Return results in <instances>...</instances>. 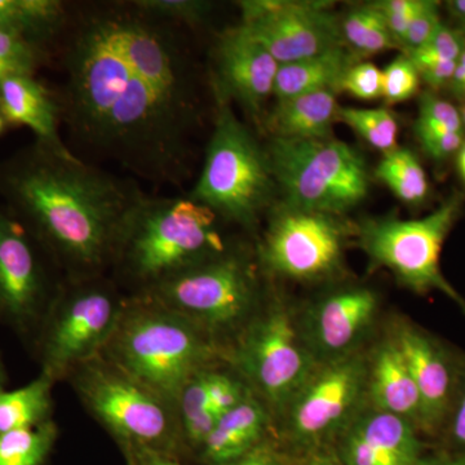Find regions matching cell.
Returning a JSON list of instances; mask_svg holds the SVG:
<instances>
[{"label": "cell", "instance_id": "15", "mask_svg": "<svg viewBox=\"0 0 465 465\" xmlns=\"http://www.w3.org/2000/svg\"><path fill=\"white\" fill-rule=\"evenodd\" d=\"M240 26L280 65L344 45L341 20L331 3L302 0H244Z\"/></svg>", "mask_w": 465, "mask_h": 465}, {"label": "cell", "instance_id": "5", "mask_svg": "<svg viewBox=\"0 0 465 465\" xmlns=\"http://www.w3.org/2000/svg\"><path fill=\"white\" fill-rule=\"evenodd\" d=\"M215 104L203 166L188 195L220 219L252 231L271 210L278 191L271 161L231 103Z\"/></svg>", "mask_w": 465, "mask_h": 465}, {"label": "cell", "instance_id": "33", "mask_svg": "<svg viewBox=\"0 0 465 465\" xmlns=\"http://www.w3.org/2000/svg\"><path fill=\"white\" fill-rule=\"evenodd\" d=\"M420 87V76L411 58L401 54L382 70V97L390 105L405 103Z\"/></svg>", "mask_w": 465, "mask_h": 465}, {"label": "cell", "instance_id": "24", "mask_svg": "<svg viewBox=\"0 0 465 465\" xmlns=\"http://www.w3.org/2000/svg\"><path fill=\"white\" fill-rule=\"evenodd\" d=\"M356 54L344 45L302 60L283 64L275 75L273 94L277 101L320 91H341V82L357 63Z\"/></svg>", "mask_w": 465, "mask_h": 465}, {"label": "cell", "instance_id": "23", "mask_svg": "<svg viewBox=\"0 0 465 465\" xmlns=\"http://www.w3.org/2000/svg\"><path fill=\"white\" fill-rule=\"evenodd\" d=\"M336 94L335 91H320L277 101L262 121L266 131L277 139H329L333 122L338 121Z\"/></svg>", "mask_w": 465, "mask_h": 465}, {"label": "cell", "instance_id": "21", "mask_svg": "<svg viewBox=\"0 0 465 465\" xmlns=\"http://www.w3.org/2000/svg\"><path fill=\"white\" fill-rule=\"evenodd\" d=\"M366 400L379 411L420 427V399L405 357L393 338L381 341L367 363Z\"/></svg>", "mask_w": 465, "mask_h": 465}, {"label": "cell", "instance_id": "12", "mask_svg": "<svg viewBox=\"0 0 465 465\" xmlns=\"http://www.w3.org/2000/svg\"><path fill=\"white\" fill-rule=\"evenodd\" d=\"M271 213L258 250L266 271L300 282L327 280L341 271L345 241L351 232L341 216L284 203Z\"/></svg>", "mask_w": 465, "mask_h": 465}, {"label": "cell", "instance_id": "48", "mask_svg": "<svg viewBox=\"0 0 465 465\" xmlns=\"http://www.w3.org/2000/svg\"><path fill=\"white\" fill-rule=\"evenodd\" d=\"M458 170L465 183V143L458 152Z\"/></svg>", "mask_w": 465, "mask_h": 465}, {"label": "cell", "instance_id": "8", "mask_svg": "<svg viewBox=\"0 0 465 465\" xmlns=\"http://www.w3.org/2000/svg\"><path fill=\"white\" fill-rule=\"evenodd\" d=\"M465 197L454 193L430 215L415 220L369 219L356 229L358 243L371 268H385L416 293L439 291L465 311V300L440 271V252L463 213Z\"/></svg>", "mask_w": 465, "mask_h": 465}, {"label": "cell", "instance_id": "45", "mask_svg": "<svg viewBox=\"0 0 465 465\" xmlns=\"http://www.w3.org/2000/svg\"><path fill=\"white\" fill-rule=\"evenodd\" d=\"M416 465H465V452L455 457H421Z\"/></svg>", "mask_w": 465, "mask_h": 465}, {"label": "cell", "instance_id": "9", "mask_svg": "<svg viewBox=\"0 0 465 465\" xmlns=\"http://www.w3.org/2000/svg\"><path fill=\"white\" fill-rule=\"evenodd\" d=\"M237 374L272 412H284L320 365L300 331L299 320L281 300L258 311L229 351Z\"/></svg>", "mask_w": 465, "mask_h": 465}, {"label": "cell", "instance_id": "13", "mask_svg": "<svg viewBox=\"0 0 465 465\" xmlns=\"http://www.w3.org/2000/svg\"><path fill=\"white\" fill-rule=\"evenodd\" d=\"M47 251L11 210L0 208V320L38 339L61 287L54 286Z\"/></svg>", "mask_w": 465, "mask_h": 465}, {"label": "cell", "instance_id": "29", "mask_svg": "<svg viewBox=\"0 0 465 465\" xmlns=\"http://www.w3.org/2000/svg\"><path fill=\"white\" fill-rule=\"evenodd\" d=\"M338 121L349 125L372 148L381 150L382 153L397 148L399 124L391 110L339 106Z\"/></svg>", "mask_w": 465, "mask_h": 465}, {"label": "cell", "instance_id": "17", "mask_svg": "<svg viewBox=\"0 0 465 465\" xmlns=\"http://www.w3.org/2000/svg\"><path fill=\"white\" fill-rule=\"evenodd\" d=\"M379 298L367 287H348L329 293L299 320L309 351L318 363L358 353L378 317Z\"/></svg>", "mask_w": 465, "mask_h": 465}, {"label": "cell", "instance_id": "20", "mask_svg": "<svg viewBox=\"0 0 465 465\" xmlns=\"http://www.w3.org/2000/svg\"><path fill=\"white\" fill-rule=\"evenodd\" d=\"M0 112L8 124L29 127L45 148L65 157L75 155L58 133L60 100L34 76H15L0 84Z\"/></svg>", "mask_w": 465, "mask_h": 465}, {"label": "cell", "instance_id": "32", "mask_svg": "<svg viewBox=\"0 0 465 465\" xmlns=\"http://www.w3.org/2000/svg\"><path fill=\"white\" fill-rule=\"evenodd\" d=\"M134 3L154 16L188 29L202 25L213 8V3L203 0H134Z\"/></svg>", "mask_w": 465, "mask_h": 465}, {"label": "cell", "instance_id": "47", "mask_svg": "<svg viewBox=\"0 0 465 465\" xmlns=\"http://www.w3.org/2000/svg\"><path fill=\"white\" fill-rule=\"evenodd\" d=\"M302 465H342L341 460H335V459L326 457V455H312Z\"/></svg>", "mask_w": 465, "mask_h": 465}, {"label": "cell", "instance_id": "41", "mask_svg": "<svg viewBox=\"0 0 465 465\" xmlns=\"http://www.w3.org/2000/svg\"><path fill=\"white\" fill-rule=\"evenodd\" d=\"M286 455L277 448L275 443L266 439L264 442L260 443L255 449L244 454L243 457L229 461L223 465H287Z\"/></svg>", "mask_w": 465, "mask_h": 465}, {"label": "cell", "instance_id": "16", "mask_svg": "<svg viewBox=\"0 0 465 465\" xmlns=\"http://www.w3.org/2000/svg\"><path fill=\"white\" fill-rule=\"evenodd\" d=\"M280 64L240 25L225 30L213 50L211 90L215 103L240 104L252 121H262L266 100L273 94Z\"/></svg>", "mask_w": 465, "mask_h": 465}, {"label": "cell", "instance_id": "7", "mask_svg": "<svg viewBox=\"0 0 465 465\" xmlns=\"http://www.w3.org/2000/svg\"><path fill=\"white\" fill-rule=\"evenodd\" d=\"M266 152L287 206L341 216L369 193L365 158L339 140L271 137Z\"/></svg>", "mask_w": 465, "mask_h": 465}, {"label": "cell", "instance_id": "40", "mask_svg": "<svg viewBox=\"0 0 465 465\" xmlns=\"http://www.w3.org/2000/svg\"><path fill=\"white\" fill-rule=\"evenodd\" d=\"M424 152L436 161L451 157L464 143V133L428 134L418 136Z\"/></svg>", "mask_w": 465, "mask_h": 465}, {"label": "cell", "instance_id": "39", "mask_svg": "<svg viewBox=\"0 0 465 465\" xmlns=\"http://www.w3.org/2000/svg\"><path fill=\"white\" fill-rule=\"evenodd\" d=\"M406 54L415 64L420 81H424L430 88L445 87L451 82L458 61L439 60L419 54Z\"/></svg>", "mask_w": 465, "mask_h": 465}, {"label": "cell", "instance_id": "27", "mask_svg": "<svg viewBox=\"0 0 465 465\" xmlns=\"http://www.w3.org/2000/svg\"><path fill=\"white\" fill-rule=\"evenodd\" d=\"M341 33L356 56H371L399 45L374 3L349 12L341 20Z\"/></svg>", "mask_w": 465, "mask_h": 465}, {"label": "cell", "instance_id": "51", "mask_svg": "<svg viewBox=\"0 0 465 465\" xmlns=\"http://www.w3.org/2000/svg\"><path fill=\"white\" fill-rule=\"evenodd\" d=\"M460 114H461V119H463V124H464V128H465V101H464V105L461 106Z\"/></svg>", "mask_w": 465, "mask_h": 465}, {"label": "cell", "instance_id": "31", "mask_svg": "<svg viewBox=\"0 0 465 465\" xmlns=\"http://www.w3.org/2000/svg\"><path fill=\"white\" fill-rule=\"evenodd\" d=\"M416 137L440 133H464L460 110L432 92H425L419 101V115L415 124Z\"/></svg>", "mask_w": 465, "mask_h": 465}, {"label": "cell", "instance_id": "6", "mask_svg": "<svg viewBox=\"0 0 465 465\" xmlns=\"http://www.w3.org/2000/svg\"><path fill=\"white\" fill-rule=\"evenodd\" d=\"M70 375L82 402L112 433L125 457L155 454L176 459L183 446L176 405L103 354Z\"/></svg>", "mask_w": 465, "mask_h": 465}, {"label": "cell", "instance_id": "36", "mask_svg": "<svg viewBox=\"0 0 465 465\" xmlns=\"http://www.w3.org/2000/svg\"><path fill=\"white\" fill-rule=\"evenodd\" d=\"M464 51L465 35L463 32H458V30L446 26L445 24H440L423 47L406 52V54H419L423 56L439 58V60L458 61Z\"/></svg>", "mask_w": 465, "mask_h": 465}, {"label": "cell", "instance_id": "4", "mask_svg": "<svg viewBox=\"0 0 465 465\" xmlns=\"http://www.w3.org/2000/svg\"><path fill=\"white\" fill-rule=\"evenodd\" d=\"M210 208L189 195H149L125 226L113 266L143 293L226 252Z\"/></svg>", "mask_w": 465, "mask_h": 465}, {"label": "cell", "instance_id": "14", "mask_svg": "<svg viewBox=\"0 0 465 465\" xmlns=\"http://www.w3.org/2000/svg\"><path fill=\"white\" fill-rule=\"evenodd\" d=\"M367 363L360 351L320 363L284 410L291 439L314 446L338 437L366 400Z\"/></svg>", "mask_w": 465, "mask_h": 465}, {"label": "cell", "instance_id": "18", "mask_svg": "<svg viewBox=\"0 0 465 465\" xmlns=\"http://www.w3.org/2000/svg\"><path fill=\"white\" fill-rule=\"evenodd\" d=\"M338 439L342 465H416L421 458L415 425L372 407L358 411Z\"/></svg>", "mask_w": 465, "mask_h": 465}, {"label": "cell", "instance_id": "37", "mask_svg": "<svg viewBox=\"0 0 465 465\" xmlns=\"http://www.w3.org/2000/svg\"><path fill=\"white\" fill-rule=\"evenodd\" d=\"M421 5L423 0H381L374 3L375 7L384 16L388 29L399 45H402L407 29Z\"/></svg>", "mask_w": 465, "mask_h": 465}, {"label": "cell", "instance_id": "19", "mask_svg": "<svg viewBox=\"0 0 465 465\" xmlns=\"http://www.w3.org/2000/svg\"><path fill=\"white\" fill-rule=\"evenodd\" d=\"M391 338L402 351L418 390L419 428L432 433L439 430L451 407L454 376L450 361L434 339L406 321L394 324Z\"/></svg>", "mask_w": 465, "mask_h": 465}, {"label": "cell", "instance_id": "22", "mask_svg": "<svg viewBox=\"0 0 465 465\" xmlns=\"http://www.w3.org/2000/svg\"><path fill=\"white\" fill-rule=\"evenodd\" d=\"M271 423V410L251 391L240 405L219 416L198 451L202 460L208 465H223L243 457L268 439Z\"/></svg>", "mask_w": 465, "mask_h": 465}, {"label": "cell", "instance_id": "11", "mask_svg": "<svg viewBox=\"0 0 465 465\" xmlns=\"http://www.w3.org/2000/svg\"><path fill=\"white\" fill-rule=\"evenodd\" d=\"M125 302L103 277L61 287L36 339L43 374L60 381L103 353Z\"/></svg>", "mask_w": 465, "mask_h": 465}, {"label": "cell", "instance_id": "1", "mask_svg": "<svg viewBox=\"0 0 465 465\" xmlns=\"http://www.w3.org/2000/svg\"><path fill=\"white\" fill-rule=\"evenodd\" d=\"M185 30L134 0L69 12L58 100L76 157L82 150L155 185L186 182L201 110Z\"/></svg>", "mask_w": 465, "mask_h": 465}, {"label": "cell", "instance_id": "26", "mask_svg": "<svg viewBox=\"0 0 465 465\" xmlns=\"http://www.w3.org/2000/svg\"><path fill=\"white\" fill-rule=\"evenodd\" d=\"M375 174L407 204L421 203L430 194L427 173L411 150L397 146L384 153Z\"/></svg>", "mask_w": 465, "mask_h": 465}, {"label": "cell", "instance_id": "35", "mask_svg": "<svg viewBox=\"0 0 465 465\" xmlns=\"http://www.w3.org/2000/svg\"><path fill=\"white\" fill-rule=\"evenodd\" d=\"M341 91L360 100L379 99L382 97V70L371 63H356L349 67Z\"/></svg>", "mask_w": 465, "mask_h": 465}, {"label": "cell", "instance_id": "30", "mask_svg": "<svg viewBox=\"0 0 465 465\" xmlns=\"http://www.w3.org/2000/svg\"><path fill=\"white\" fill-rule=\"evenodd\" d=\"M42 57V45L0 27V84L15 76H33Z\"/></svg>", "mask_w": 465, "mask_h": 465}, {"label": "cell", "instance_id": "34", "mask_svg": "<svg viewBox=\"0 0 465 465\" xmlns=\"http://www.w3.org/2000/svg\"><path fill=\"white\" fill-rule=\"evenodd\" d=\"M207 382L211 409L219 416L240 405L251 391L240 375L223 371L217 367L208 371Z\"/></svg>", "mask_w": 465, "mask_h": 465}, {"label": "cell", "instance_id": "42", "mask_svg": "<svg viewBox=\"0 0 465 465\" xmlns=\"http://www.w3.org/2000/svg\"><path fill=\"white\" fill-rule=\"evenodd\" d=\"M451 439L455 445L465 450V384L451 420Z\"/></svg>", "mask_w": 465, "mask_h": 465}, {"label": "cell", "instance_id": "28", "mask_svg": "<svg viewBox=\"0 0 465 465\" xmlns=\"http://www.w3.org/2000/svg\"><path fill=\"white\" fill-rule=\"evenodd\" d=\"M57 436L52 420L30 430L0 433V465H45Z\"/></svg>", "mask_w": 465, "mask_h": 465}, {"label": "cell", "instance_id": "46", "mask_svg": "<svg viewBox=\"0 0 465 465\" xmlns=\"http://www.w3.org/2000/svg\"><path fill=\"white\" fill-rule=\"evenodd\" d=\"M446 8L452 17L460 20L461 24L465 23V0H450L446 3Z\"/></svg>", "mask_w": 465, "mask_h": 465}, {"label": "cell", "instance_id": "49", "mask_svg": "<svg viewBox=\"0 0 465 465\" xmlns=\"http://www.w3.org/2000/svg\"><path fill=\"white\" fill-rule=\"evenodd\" d=\"M5 382H7V372H5L2 358H0V391L5 390Z\"/></svg>", "mask_w": 465, "mask_h": 465}, {"label": "cell", "instance_id": "25", "mask_svg": "<svg viewBox=\"0 0 465 465\" xmlns=\"http://www.w3.org/2000/svg\"><path fill=\"white\" fill-rule=\"evenodd\" d=\"M54 382L41 372L24 387L0 391V433L30 430L50 421Z\"/></svg>", "mask_w": 465, "mask_h": 465}, {"label": "cell", "instance_id": "38", "mask_svg": "<svg viewBox=\"0 0 465 465\" xmlns=\"http://www.w3.org/2000/svg\"><path fill=\"white\" fill-rule=\"evenodd\" d=\"M440 3L433 2V0H423L420 9L418 14L412 18L409 29L403 39L402 47L406 52L418 50L423 47L428 39L433 35L437 27L442 24L440 17Z\"/></svg>", "mask_w": 465, "mask_h": 465}, {"label": "cell", "instance_id": "3", "mask_svg": "<svg viewBox=\"0 0 465 465\" xmlns=\"http://www.w3.org/2000/svg\"><path fill=\"white\" fill-rule=\"evenodd\" d=\"M101 354L173 405L186 382L224 358L213 336L143 295L125 302Z\"/></svg>", "mask_w": 465, "mask_h": 465}, {"label": "cell", "instance_id": "44", "mask_svg": "<svg viewBox=\"0 0 465 465\" xmlns=\"http://www.w3.org/2000/svg\"><path fill=\"white\" fill-rule=\"evenodd\" d=\"M127 460L130 465H182L176 459L155 454H136Z\"/></svg>", "mask_w": 465, "mask_h": 465}, {"label": "cell", "instance_id": "2", "mask_svg": "<svg viewBox=\"0 0 465 465\" xmlns=\"http://www.w3.org/2000/svg\"><path fill=\"white\" fill-rule=\"evenodd\" d=\"M0 193L70 282L103 277L146 193L136 179L108 173L42 143L0 164Z\"/></svg>", "mask_w": 465, "mask_h": 465}, {"label": "cell", "instance_id": "10", "mask_svg": "<svg viewBox=\"0 0 465 465\" xmlns=\"http://www.w3.org/2000/svg\"><path fill=\"white\" fill-rule=\"evenodd\" d=\"M140 295L176 312L215 341L222 333L240 332L258 313L260 299L252 262L228 251Z\"/></svg>", "mask_w": 465, "mask_h": 465}, {"label": "cell", "instance_id": "50", "mask_svg": "<svg viewBox=\"0 0 465 465\" xmlns=\"http://www.w3.org/2000/svg\"><path fill=\"white\" fill-rule=\"evenodd\" d=\"M8 122L7 119L5 118V115L2 114V112H0V134L5 133V128H7Z\"/></svg>", "mask_w": 465, "mask_h": 465}, {"label": "cell", "instance_id": "43", "mask_svg": "<svg viewBox=\"0 0 465 465\" xmlns=\"http://www.w3.org/2000/svg\"><path fill=\"white\" fill-rule=\"evenodd\" d=\"M449 88L454 94V96L465 101V51L459 57Z\"/></svg>", "mask_w": 465, "mask_h": 465}, {"label": "cell", "instance_id": "52", "mask_svg": "<svg viewBox=\"0 0 465 465\" xmlns=\"http://www.w3.org/2000/svg\"><path fill=\"white\" fill-rule=\"evenodd\" d=\"M461 25H463V30H461V32H463L464 35H465V23L464 24H461Z\"/></svg>", "mask_w": 465, "mask_h": 465}]
</instances>
